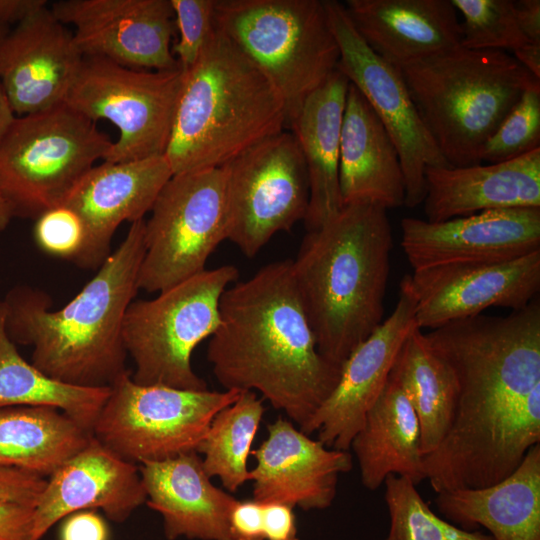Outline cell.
<instances>
[{
	"mask_svg": "<svg viewBox=\"0 0 540 540\" xmlns=\"http://www.w3.org/2000/svg\"><path fill=\"white\" fill-rule=\"evenodd\" d=\"M450 366L457 400L449 431L423 457L436 492L482 488L510 475L540 444V302L424 333Z\"/></svg>",
	"mask_w": 540,
	"mask_h": 540,
	"instance_id": "obj_1",
	"label": "cell"
},
{
	"mask_svg": "<svg viewBox=\"0 0 540 540\" xmlns=\"http://www.w3.org/2000/svg\"><path fill=\"white\" fill-rule=\"evenodd\" d=\"M207 360L224 390L260 393L302 430L338 383L302 305L292 260L261 267L223 292Z\"/></svg>",
	"mask_w": 540,
	"mask_h": 540,
	"instance_id": "obj_2",
	"label": "cell"
},
{
	"mask_svg": "<svg viewBox=\"0 0 540 540\" xmlns=\"http://www.w3.org/2000/svg\"><path fill=\"white\" fill-rule=\"evenodd\" d=\"M145 253V220L131 223L117 249L81 291L59 310L27 285L2 299L5 330L17 345L32 346L31 363L59 381L110 387L127 372L123 340L126 311L134 300Z\"/></svg>",
	"mask_w": 540,
	"mask_h": 540,
	"instance_id": "obj_3",
	"label": "cell"
},
{
	"mask_svg": "<svg viewBox=\"0 0 540 540\" xmlns=\"http://www.w3.org/2000/svg\"><path fill=\"white\" fill-rule=\"evenodd\" d=\"M393 248L383 207L345 204L304 236L292 260L319 352L342 365L382 322Z\"/></svg>",
	"mask_w": 540,
	"mask_h": 540,
	"instance_id": "obj_4",
	"label": "cell"
},
{
	"mask_svg": "<svg viewBox=\"0 0 540 540\" xmlns=\"http://www.w3.org/2000/svg\"><path fill=\"white\" fill-rule=\"evenodd\" d=\"M282 97L267 77L216 27L184 72L164 156L173 175L221 167L283 131Z\"/></svg>",
	"mask_w": 540,
	"mask_h": 540,
	"instance_id": "obj_5",
	"label": "cell"
},
{
	"mask_svg": "<svg viewBox=\"0 0 540 540\" xmlns=\"http://www.w3.org/2000/svg\"><path fill=\"white\" fill-rule=\"evenodd\" d=\"M429 134L452 167L481 163L488 138L523 93L540 86L512 55L461 45L398 67Z\"/></svg>",
	"mask_w": 540,
	"mask_h": 540,
	"instance_id": "obj_6",
	"label": "cell"
},
{
	"mask_svg": "<svg viewBox=\"0 0 540 540\" xmlns=\"http://www.w3.org/2000/svg\"><path fill=\"white\" fill-rule=\"evenodd\" d=\"M214 26L274 85L287 124L337 70L339 48L321 0H215Z\"/></svg>",
	"mask_w": 540,
	"mask_h": 540,
	"instance_id": "obj_7",
	"label": "cell"
},
{
	"mask_svg": "<svg viewBox=\"0 0 540 540\" xmlns=\"http://www.w3.org/2000/svg\"><path fill=\"white\" fill-rule=\"evenodd\" d=\"M222 265L183 280L150 300H133L123 324L127 355L135 364L132 379L142 385L207 390L192 368V353L220 324L223 292L238 278Z\"/></svg>",
	"mask_w": 540,
	"mask_h": 540,
	"instance_id": "obj_8",
	"label": "cell"
},
{
	"mask_svg": "<svg viewBox=\"0 0 540 540\" xmlns=\"http://www.w3.org/2000/svg\"><path fill=\"white\" fill-rule=\"evenodd\" d=\"M112 145L94 121L66 104L16 116L0 140V191L14 216L36 219L61 205Z\"/></svg>",
	"mask_w": 540,
	"mask_h": 540,
	"instance_id": "obj_9",
	"label": "cell"
},
{
	"mask_svg": "<svg viewBox=\"0 0 540 540\" xmlns=\"http://www.w3.org/2000/svg\"><path fill=\"white\" fill-rule=\"evenodd\" d=\"M240 393L142 385L127 371L110 386L92 436L136 465L170 459L196 451L215 415Z\"/></svg>",
	"mask_w": 540,
	"mask_h": 540,
	"instance_id": "obj_10",
	"label": "cell"
},
{
	"mask_svg": "<svg viewBox=\"0 0 540 540\" xmlns=\"http://www.w3.org/2000/svg\"><path fill=\"white\" fill-rule=\"evenodd\" d=\"M184 72L126 67L83 57L64 104L96 122L110 121L119 138L104 161L125 162L165 154Z\"/></svg>",
	"mask_w": 540,
	"mask_h": 540,
	"instance_id": "obj_11",
	"label": "cell"
},
{
	"mask_svg": "<svg viewBox=\"0 0 540 540\" xmlns=\"http://www.w3.org/2000/svg\"><path fill=\"white\" fill-rule=\"evenodd\" d=\"M150 212L138 287L158 293L204 271L227 240L223 167L174 174Z\"/></svg>",
	"mask_w": 540,
	"mask_h": 540,
	"instance_id": "obj_12",
	"label": "cell"
},
{
	"mask_svg": "<svg viewBox=\"0 0 540 540\" xmlns=\"http://www.w3.org/2000/svg\"><path fill=\"white\" fill-rule=\"evenodd\" d=\"M227 240L254 257L278 232L306 217L309 181L299 144L280 132L224 164Z\"/></svg>",
	"mask_w": 540,
	"mask_h": 540,
	"instance_id": "obj_13",
	"label": "cell"
},
{
	"mask_svg": "<svg viewBox=\"0 0 540 540\" xmlns=\"http://www.w3.org/2000/svg\"><path fill=\"white\" fill-rule=\"evenodd\" d=\"M339 48L337 69L367 100L394 142L409 208L423 203L426 167H452L422 122L400 70L377 55L351 22L344 4L324 1Z\"/></svg>",
	"mask_w": 540,
	"mask_h": 540,
	"instance_id": "obj_14",
	"label": "cell"
},
{
	"mask_svg": "<svg viewBox=\"0 0 540 540\" xmlns=\"http://www.w3.org/2000/svg\"><path fill=\"white\" fill-rule=\"evenodd\" d=\"M50 9L62 24L75 27L73 40L83 57L142 70L179 68L170 47V0H61Z\"/></svg>",
	"mask_w": 540,
	"mask_h": 540,
	"instance_id": "obj_15",
	"label": "cell"
},
{
	"mask_svg": "<svg viewBox=\"0 0 540 540\" xmlns=\"http://www.w3.org/2000/svg\"><path fill=\"white\" fill-rule=\"evenodd\" d=\"M401 230L413 271L502 262L540 250V207L486 210L442 222L406 217Z\"/></svg>",
	"mask_w": 540,
	"mask_h": 540,
	"instance_id": "obj_16",
	"label": "cell"
},
{
	"mask_svg": "<svg viewBox=\"0 0 540 540\" xmlns=\"http://www.w3.org/2000/svg\"><path fill=\"white\" fill-rule=\"evenodd\" d=\"M419 329H435L490 307L527 306L540 290V250L512 260L447 265L406 275Z\"/></svg>",
	"mask_w": 540,
	"mask_h": 540,
	"instance_id": "obj_17",
	"label": "cell"
},
{
	"mask_svg": "<svg viewBox=\"0 0 540 540\" xmlns=\"http://www.w3.org/2000/svg\"><path fill=\"white\" fill-rule=\"evenodd\" d=\"M415 327V299L404 276L393 312L342 363L334 390L301 431L317 432L326 447L349 450Z\"/></svg>",
	"mask_w": 540,
	"mask_h": 540,
	"instance_id": "obj_18",
	"label": "cell"
},
{
	"mask_svg": "<svg viewBox=\"0 0 540 540\" xmlns=\"http://www.w3.org/2000/svg\"><path fill=\"white\" fill-rule=\"evenodd\" d=\"M82 60L48 5L9 30L0 40V83L16 116L64 104Z\"/></svg>",
	"mask_w": 540,
	"mask_h": 540,
	"instance_id": "obj_19",
	"label": "cell"
},
{
	"mask_svg": "<svg viewBox=\"0 0 540 540\" xmlns=\"http://www.w3.org/2000/svg\"><path fill=\"white\" fill-rule=\"evenodd\" d=\"M172 176L164 155L94 165L62 203L77 212L85 226V241L74 262L98 269L111 254L119 225L144 219Z\"/></svg>",
	"mask_w": 540,
	"mask_h": 540,
	"instance_id": "obj_20",
	"label": "cell"
},
{
	"mask_svg": "<svg viewBox=\"0 0 540 540\" xmlns=\"http://www.w3.org/2000/svg\"><path fill=\"white\" fill-rule=\"evenodd\" d=\"M251 455L252 499L305 511L331 506L339 476L353 467L349 450L326 447L282 417L267 424V437Z\"/></svg>",
	"mask_w": 540,
	"mask_h": 540,
	"instance_id": "obj_21",
	"label": "cell"
},
{
	"mask_svg": "<svg viewBox=\"0 0 540 540\" xmlns=\"http://www.w3.org/2000/svg\"><path fill=\"white\" fill-rule=\"evenodd\" d=\"M146 503L139 467L118 457L93 436L47 479L34 508L32 540L80 510H101L117 523Z\"/></svg>",
	"mask_w": 540,
	"mask_h": 540,
	"instance_id": "obj_22",
	"label": "cell"
},
{
	"mask_svg": "<svg viewBox=\"0 0 540 540\" xmlns=\"http://www.w3.org/2000/svg\"><path fill=\"white\" fill-rule=\"evenodd\" d=\"M139 471L146 504L160 514L168 540H233L229 518L237 499L211 482L196 451L143 463Z\"/></svg>",
	"mask_w": 540,
	"mask_h": 540,
	"instance_id": "obj_23",
	"label": "cell"
},
{
	"mask_svg": "<svg viewBox=\"0 0 540 540\" xmlns=\"http://www.w3.org/2000/svg\"><path fill=\"white\" fill-rule=\"evenodd\" d=\"M426 220L486 210L540 207V148L518 158L462 167H426Z\"/></svg>",
	"mask_w": 540,
	"mask_h": 540,
	"instance_id": "obj_24",
	"label": "cell"
},
{
	"mask_svg": "<svg viewBox=\"0 0 540 540\" xmlns=\"http://www.w3.org/2000/svg\"><path fill=\"white\" fill-rule=\"evenodd\" d=\"M344 6L366 44L397 68L461 43L451 0H347Z\"/></svg>",
	"mask_w": 540,
	"mask_h": 540,
	"instance_id": "obj_25",
	"label": "cell"
},
{
	"mask_svg": "<svg viewBox=\"0 0 540 540\" xmlns=\"http://www.w3.org/2000/svg\"><path fill=\"white\" fill-rule=\"evenodd\" d=\"M339 186L343 205L368 202L387 210L405 202V180L396 146L350 82L341 129Z\"/></svg>",
	"mask_w": 540,
	"mask_h": 540,
	"instance_id": "obj_26",
	"label": "cell"
},
{
	"mask_svg": "<svg viewBox=\"0 0 540 540\" xmlns=\"http://www.w3.org/2000/svg\"><path fill=\"white\" fill-rule=\"evenodd\" d=\"M435 504L447 521L495 540H540V444L501 481L482 488L437 493Z\"/></svg>",
	"mask_w": 540,
	"mask_h": 540,
	"instance_id": "obj_27",
	"label": "cell"
},
{
	"mask_svg": "<svg viewBox=\"0 0 540 540\" xmlns=\"http://www.w3.org/2000/svg\"><path fill=\"white\" fill-rule=\"evenodd\" d=\"M348 86V79L337 69L305 99L290 123L308 174L309 203L304 219L308 231L320 227L343 206L339 159Z\"/></svg>",
	"mask_w": 540,
	"mask_h": 540,
	"instance_id": "obj_28",
	"label": "cell"
},
{
	"mask_svg": "<svg viewBox=\"0 0 540 540\" xmlns=\"http://www.w3.org/2000/svg\"><path fill=\"white\" fill-rule=\"evenodd\" d=\"M350 448L368 490H377L389 475L416 485L425 480L418 417L403 389L390 377Z\"/></svg>",
	"mask_w": 540,
	"mask_h": 540,
	"instance_id": "obj_29",
	"label": "cell"
},
{
	"mask_svg": "<svg viewBox=\"0 0 540 540\" xmlns=\"http://www.w3.org/2000/svg\"><path fill=\"white\" fill-rule=\"evenodd\" d=\"M91 438L92 433L55 408H0L1 466L49 477Z\"/></svg>",
	"mask_w": 540,
	"mask_h": 540,
	"instance_id": "obj_30",
	"label": "cell"
},
{
	"mask_svg": "<svg viewBox=\"0 0 540 540\" xmlns=\"http://www.w3.org/2000/svg\"><path fill=\"white\" fill-rule=\"evenodd\" d=\"M389 377L403 389L416 412L424 457L439 446L450 429L457 400L454 373L416 326L404 342Z\"/></svg>",
	"mask_w": 540,
	"mask_h": 540,
	"instance_id": "obj_31",
	"label": "cell"
},
{
	"mask_svg": "<svg viewBox=\"0 0 540 540\" xmlns=\"http://www.w3.org/2000/svg\"><path fill=\"white\" fill-rule=\"evenodd\" d=\"M110 387H85L54 379L27 362L9 338L0 314V408L58 409L92 433Z\"/></svg>",
	"mask_w": 540,
	"mask_h": 540,
	"instance_id": "obj_32",
	"label": "cell"
},
{
	"mask_svg": "<svg viewBox=\"0 0 540 540\" xmlns=\"http://www.w3.org/2000/svg\"><path fill=\"white\" fill-rule=\"evenodd\" d=\"M265 412L263 399L243 391L219 411L196 448L206 474L218 477L229 492L250 481L248 458Z\"/></svg>",
	"mask_w": 540,
	"mask_h": 540,
	"instance_id": "obj_33",
	"label": "cell"
},
{
	"mask_svg": "<svg viewBox=\"0 0 540 540\" xmlns=\"http://www.w3.org/2000/svg\"><path fill=\"white\" fill-rule=\"evenodd\" d=\"M389 513L386 540H495L478 530H465L438 516L411 480L389 475L384 481Z\"/></svg>",
	"mask_w": 540,
	"mask_h": 540,
	"instance_id": "obj_34",
	"label": "cell"
},
{
	"mask_svg": "<svg viewBox=\"0 0 540 540\" xmlns=\"http://www.w3.org/2000/svg\"><path fill=\"white\" fill-rule=\"evenodd\" d=\"M451 3L463 17L462 47L515 51L528 43L517 23L514 0H451Z\"/></svg>",
	"mask_w": 540,
	"mask_h": 540,
	"instance_id": "obj_35",
	"label": "cell"
},
{
	"mask_svg": "<svg viewBox=\"0 0 540 540\" xmlns=\"http://www.w3.org/2000/svg\"><path fill=\"white\" fill-rule=\"evenodd\" d=\"M540 86L526 90L482 146L480 162L499 163L540 148Z\"/></svg>",
	"mask_w": 540,
	"mask_h": 540,
	"instance_id": "obj_36",
	"label": "cell"
},
{
	"mask_svg": "<svg viewBox=\"0 0 540 540\" xmlns=\"http://www.w3.org/2000/svg\"><path fill=\"white\" fill-rule=\"evenodd\" d=\"M178 41L173 53L179 68L186 72L197 61L213 32L215 0H170Z\"/></svg>",
	"mask_w": 540,
	"mask_h": 540,
	"instance_id": "obj_37",
	"label": "cell"
},
{
	"mask_svg": "<svg viewBox=\"0 0 540 540\" xmlns=\"http://www.w3.org/2000/svg\"><path fill=\"white\" fill-rule=\"evenodd\" d=\"M33 234L45 253L74 261L85 241V226L77 212L61 204L36 218Z\"/></svg>",
	"mask_w": 540,
	"mask_h": 540,
	"instance_id": "obj_38",
	"label": "cell"
},
{
	"mask_svg": "<svg viewBox=\"0 0 540 540\" xmlns=\"http://www.w3.org/2000/svg\"><path fill=\"white\" fill-rule=\"evenodd\" d=\"M47 479L17 468L0 465V503H18L35 507Z\"/></svg>",
	"mask_w": 540,
	"mask_h": 540,
	"instance_id": "obj_39",
	"label": "cell"
},
{
	"mask_svg": "<svg viewBox=\"0 0 540 540\" xmlns=\"http://www.w3.org/2000/svg\"><path fill=\"white\" fill-rule=\"evenodd\" d=\"M59 540H110L106 520L96 510L73 512L61 521Z\"/></svg>",
	"mask_w": 540,
	"mask_h": 540,
	"instance_id": "obj_40",
	"label": "cell"
},
{
	"mask_svg": "<svg viewBox=\"0 0 540 540\" xmlns=\"http://www.w3.org/2000/svg\"><path fill=\"white\" fill-rule=\"evenodd\" d=\"M233 540H264L263 504L254 499L237 500L229 518Z\"/></svg>",
	"mask_w": 540,
	"mask_h": 540,
	"instance_id": "obj_41",
	"label": "cell"
},
{
	"mask_svg": "<svg viewBox=\"0 0 540 540\" xmlns=\"http://www.w3.org/2000/svg\"><path fill=\"white\" fill-rule=\"evenodd\" d=\"M34 508L18 503H0V540H32Z\"/></svg>",
	"mask_w": 540,
	"mask_h": 540,
	"instance_id": "obj_42",
	"label": "cell"
},
{
	"mask_svg": "<svg viewBox=\"0 0 540 540\" xmlns=\"http://www.w3.org/2000/svg\"><path fill=\"white\" fill-rule=\"evenodd\" d=\"M262 504L264 540H299L292 506L282 503Z\"/></svg>",
	"mask_w": 540,
	"mask_h": 540,
	"instance_id": "obj_43",
	"label": "cell"
},
{
	"mask_svg": "<svg viewBox=\"0 0 540 540\" xmlns=\"http://www.w3.org/2000/svg\"><path fill=\"white\" fill-rule=\"evenodd\" d=\"M515 14L518 26L527 41L540 44V1H515Z\"/></svg>",
	"mask_w": 540,
	"mask_h": 540,
	"instance_id": "obj_44",
	"label": "cell"
},
{
	"mask_svg": "<svg viewBox=\"0 0 540 540\" xmlns=\"http://www.w3.org/2000/svg\"><path fill=\"white\" fill-rule=\"evenodd\" d=\"M46 0H0V26L19 24L30 15L47 6Z\"/></svg>",
	"mask_w": 540,
	"mask_h": 540,
	"instance_id": "obj_45",
	"label": "cell"
},
{
	"mask_svg": "<svg viewBox=\"0 0 540 540\" xmlns=\"http://www.w3.org/2000/svg\"><path fill=\"white\" fill-rule=\"evenodd\" d=\"M513 54L525 69L540 79V44L528 42L513 51Z\"/></svg>",
	"mask_w": 540,
	"mask_h": 540,
	"instance_id": "obj_46",
	"label": "cell"
},
{
	"mask_svg": "<svg viewBox=\"0 0 540 540\" xmlns=\"http://www.w3.org/2000/svg\"><path fill=\"white\" fill-rule=\"evenodd\" d=\"M16 114L9 102V99L0 83V140L9 130L14 122Z\"/></svg>",
	"mask_w": 540,
	"mask_h": 540,
	"instance_id": "obj_47",
	"label": "cell"
},
{
	"mask_svg": "<svg viewBox=\"0 0 540 540\" xmlns=\"http://www.w3.org/2000/svg\"><path fill=\"white\" fill-rule=\"evenodd\" d=\"M13 217L12 207L0 191V231L6 229Z\"/></svg>",
	"mask_w": 540,
	"mask_h": 540,
	"instance_id": "obj_48",
	"label": "cell"
},
{
	"mask_svg": "<svg viewBox=\"0 0 540 540\" xmlns=\"http://www.w3.org/2000/svg\"><path fill=\"white\" fill-rule=\"evenodd\" d=\"M9 31V28L0 26V40L4 37V35Z\"/></svg>",
	"mask_w": 540,
	"mask_h": 540,
	"instance_id": "obj_49",
	"label": "cell"
},
{
	"mask_svg": "<svg viewBox=\"0 0 540 540\" xmlns=\"http://www.w3.org/2000/svg\"><path fill=\"white\" fill-rule=\"evenodd\" d=\"M1 311H2V299H0V314H1Z\"/></svg>",
	"mask_w": 540,
	"mask_h": 540,
	"instance_id": "obj_50",
	"label": "cell"
}]
</instances>
